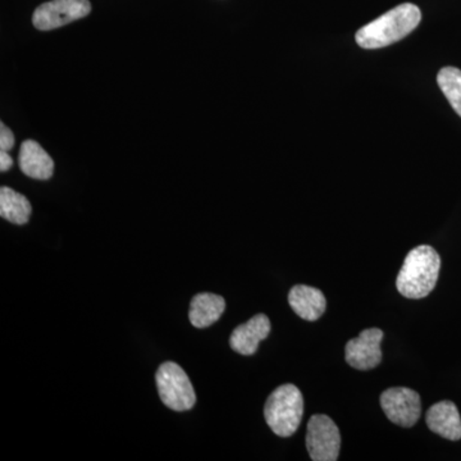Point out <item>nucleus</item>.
I'll return each mask as SVG.
<instances>
[{
  "instance_id": "nucleus-7",
  "label": "nucleus",
  "mask_w": 461,
  "mask_h": 461,
  "mask_svg": "<svg viewBox=\"0 0 461 461\" xmlns=\"http://www.w3.org/2000/svg\"><path fill=\"white\" fill-rule=\"evenodd\" d=\"M381 406L388 420L405 429L415 426L421 414L420 393L408 387L388 388L381 395Z\"/></svg>"
},
{
  "instance_id": "nucleus-5",
  "label": "nucleus",
  "mask_w": 461,
  "mask_h": 461,
  "mask_svg": "<svg viewBox=\"0 0 461 461\" xmlns=\"http://www.w3.org/2000/svg\"><path fill=\"white\" fill-rule=\"evenodd\" d=\"M341 447V435L335 421L324 414L311 418L306 430V448L314 461H336Z\"/></svg>"
},
{
  "instance_id": "nucleus-10",
  "label": "nucleus",
  "mask_w": 461,
  "mask_h": 461,
  "mask_svg": "<svg viewBox=\"0 0 461 461\" xmlns=\"http://www.w3.org/2000/svg\"><path fill=\"white\" fill-rule=\"evenodd\" d=\"M426 423L436 435L450 441L461 439V418L453 402H437L427 411Z\"/></svg>"
},
{
  "instance_id": "nucleus-9",
  "label": "nucleus",
  "mask_w": 461,
  "mask_h": 461,
  "mask_svg": "<svg viewBox=\"0 0 461 461\" xmlns=\"http://www.w3.org/2000/svg\"><path fill=\"white\" fill-rule=\"evenodd\" d=\"M271 333V321L266 314H257L247 323L236 327L230 338V346L236 353L254 355L259 348L260 341Z\"/></svg>"
},
{
  "instance_id": "nucleus-13",
  "label": "nucleus",
  "mask_w": 461,
  "mask_h": 461,
  "mask_svg": "<svg viewBox=\"0 0 461 461\" xmlns=\"http://www.w3.org/2000/svg\"><path fill=\"white\" fill-rule=\"evenodd\" d=\"M226 302L215 294H198L191 300L189 320L196 329H206L222 317Z\"/></svg>"
},
{
  "instance_id": "nucleus-14",
  "label": "nucleus",
  "mask_w": 461,
  "mask_h": 461,
  "mask_svg": "<svg viewBox=\"0 0 461 461\" xmlns=\"http://www.w3.org/2000/svg\"><path fill=\"white\" fill-rule=\"evenodd\" d=\"M32 212V204L23 194L5 186L0 189V215L2 218L21 226V224L29 222Z\"/></svg>"
},
{
  "instance_id": "nucleus-11",
  "label": "nucleus",
  "mask_w": 461,
  "mask_h": 461,
  "mask_svg": "<svg viewBox=\"0 0 461 461\" xmlns=\"http://www.w3.org/2000/svg\"><path fill=\"white\" fill-rule=\"evenodd\" d=\"M288 304L303 320L314 321L326 312L327 300L318 288L296 285L288 294Z\"/></svg>"
},
{
  "instance_id": "nucleus-1",
  "label": "nucleus",
  "mask_w": 461,
  "mask_h": 461,
  "mask_svg": "<svg viewBox=\"0 0 461 461\" xmlns=\"http://www.w3.org/2000/svg\"><path fill=\"white\" fill-rule=\"evenodd\" d=\"M420 20V9L411 3H403L362 27L357 32V42L364 50L388 47L414 32Z\"/></svg>"
},
{
  "instance_id": "nucleus-17",
  "label": "nucleus",
  "mask_w": 461,
  "mask_h": 461,
  "mask_svg": "<svg viewBox=\"0 0 461 461\" xmlns=\"http://www.w3.org/2000/svg\"><path fill=\"white\" fill-rule=\"evenodd\" d=\"M14 166V159L9 156L8 151H0V171L7 172Z\"/></svg>"
},
{
  "instance_id": "nucleus-12",
  "label": "nucleus",
  "mask_w": 461,
  "mask_h": 461,
  "mask_svg": "<svg viewBox=\"0 0 461 461\" xmlns=\"http://www.w3.org/2000/svg\"><path fill=\"white\" fill-rule=\"evenodd\" d=\"M18 165L21 171L35 180H50L53 176V159L39 142L33 140L23 141L21 145Z\"/></svg>"
},
{
  "instance_id": "nucleus-16",
  "label": "nucleus",
  "mask_w": 461,
  "mask_h": 461,
  "mask_svg": "<svg viewBox=\"0 0 461 461\" xmlns=\"http://www.w3.org/2000/svg\"><path fill=\"white\" fill-rule=\"evenodd\" d=\"M14 145V135L5 123H0V150L9 151Z\"/></svg>"
},
{
  "instance_id": "nucleus-8",
  "label": "nucleus",
  "mask_w": 461,
  "mask_h": 461,
  "mask_svg": "<svg viewBox=\"0 0 461 461\" xmlns=\"http://www.w3.org/2000/svg\"><path fill=\"white\" fill-rule=\"evenodd\" d=\"M382 339H384V330H364L359 338L350 339L346 344V362L357 371H371L375 368L382 362Z\"/></svg>"
},
{
  "instance_id": "nucleus-2",
  "label": "nucleus",
  "mask_w": 461,
  "mask_h": 461,
  "mask_svg": "<svg viewBox=\"0 0 461 461\" xmlns=\"http://www.w3.org/2000/svg\"><path fill=\"white\" fill-rule=\"evenodd\" d=\"M441 269V258L429 245L412 249L403 260L396 287L406 299H423L435 290Z\"/></svg>"
},
{
  "instance_id": "nucleus-4",
  "label": "nucleus",
  "mask_w": 461,
  "mask_h": 461,
  "mask_svg": "<svg viewBox=\"0 0 461 461\" xmlns=\"http://www.w3.org/2000/svg\"><path fill=\"white\" fill-rule=\"evenodd\" d=\"M160 400L175 411H187L196 402V393L186 372L178 364L163 363L156 375Z\"/></svg>"
},
{
  "instance_id": "nucleus-6",
  "label": "nucleus",
  "mask_w": 461,
  "mask_h": 461,
  "mask_svg": "<svg viewBox=\"0 0 461 461\" xmlns=\"http://www.w3.org/2000/svg\"><path fill=\"white\" fill-rule=\"evenodd\" d=\"M89 0H51L33 12V26L41 32H50L86 17L90 14Z\"/></svg>"
},
{
  "instance_id": "nucleus-15",
  "label": "nucleus",
  "mask_w": 461,
  "mask_h": 461,
  "mask_svg": "<svg viewBox=\"0 0 461 461\" xmlns=\"http://www.w3.org/2000/svg\"><path fill=\"white\" fill-rule=\"evenodd\" d=\"M439 89L461 117V71L456 67H445L437 76Z\"/></svg>"
},
{
  "instance_id": "nucleus-3",
  "label": "nucleus",
  "mask_w": 461,
  "mask_h": 461,
  "mask_svg": "<svg viewBox=\"0 0 461 461\" xmlns=\"http://www.w3.org/2000/svg\"><path fill=\"white\" fill-rule=\"evenodd\" d=\"M304 415V399L295 384L276 388L264 406V418L273 433L290 437L299 429Z\"/></svg>"
}]
</instances>
